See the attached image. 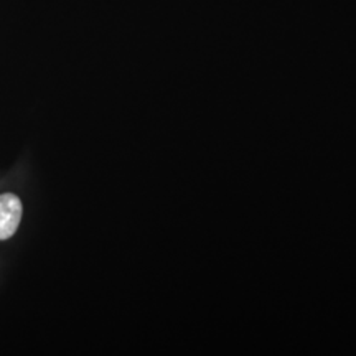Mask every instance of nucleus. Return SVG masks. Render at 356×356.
<instances>
[{"mask_svg":"<svg viewBox=\"0 0 356 356\" xmlns=\"http://www.w3.org/2000/svg\"><path fill=\"white\" fill-rule=\"evenodd\" d=\"M22 215H24V207L17 195H0V241H6L15 234L20 226Z\"/></svg>","mask_w":356,"mask_h":356,"instance_id":"f257e3e1","label":"nucleus"}]
</instances>
